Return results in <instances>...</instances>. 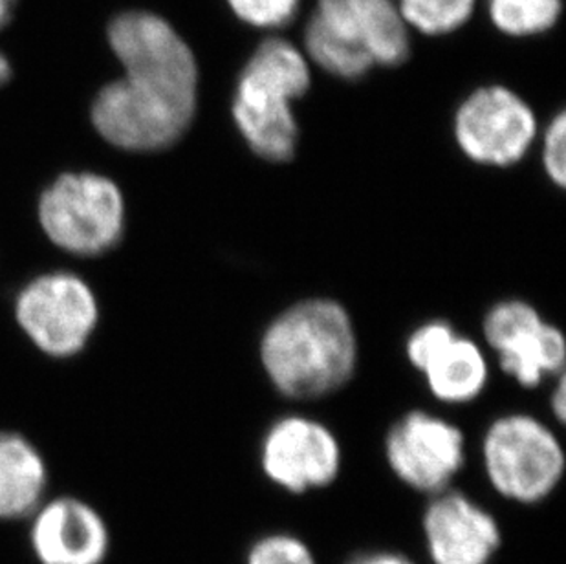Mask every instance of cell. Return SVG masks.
<instances>
[{
    "instance_id": "6da1fadb",
    "label": "cell",
    "mask_w": 566,
    "mask_h": 564,
    "mask_svg": "<svg viewBox=\"0 0 566 564\" xmlns=\"http://www.w3.org/2000/svg\"><path fill=\"white\" fill-rule=\"evenodd\" d=\"M122 80L97 94L92 122L108 144L150 153L177 144L198 107L197 58L164 17L125 11L108 28Z\"/></svg>"
},
{
    "instance_id": "7a4b0ae2",
    "label": "cell",
    "mask_w": 566,
    "mask_h": 564,
    "mask_svg": "<svg viewBox=\"0 0 566 564\" xmlns=\"http://www.w3.org/2000/svg\"><path fill=\"white\" fill-rule=\"evenodd\" d=\"M262 367L289 398L331 395L356 368L358 343L342 304L311 299L286 310L261 341Z\"/></svg>"
},
{
    "instance_id": "3957f363",
    "label": "cell",
    "mask_w": 566,
    "mask_h": 564,
    "mask_svg": "<svg viewBox=\"0 0 566 564\" xmlns=\"http://www.w3.org/2000/svg\"><path fill=\"white\" fill-rule=\"evenodd\" d=\"M311 61L284 38H266L237 77L231 116L248 147L266 161L294 158L300 125L294 102L311 91Z\"/></svg>"
},
{
    "instance_id": "277c9868",
    "label": "cell",
    "mask_w": 566,
    "mask_h": 564,
    "mask_svg": "<svg viewBox=\"0 0 566 564\" xmlns=\"http://www.w3.org/2000/svg\"><path fill=\"white\" fill-rule=\"evenodd\" d=\"M306 59L339 80L395 69L411 54V30L396 0H315L305 27Z\"/></svg>"
},
{
    "instance_id": "5b68a950",
    "label": "cell",
    "mask_w": 566,
    "mask_h": 564,
    "mask_svg": "<svg viewBox=\"0 0 566 564\" xmlns=\"http://www.w3.org/2000/svg\"><path fill=\"white\" fill-rule=\"evenodd\" d=\"M39 219L55 246L75 255H99L122 239L124 197L103 176L64 175L43 192Z\"/></svg>"
},
{
    "instance_id": "8992f818",
    "label": "cell",
    "mask_w": 566,
    "mask_h": 564,
    "mask_svg": "<svg viewBox=\"0 0 566 564\" xmlns=\"http://www.w3.org/2000/svg\"><path fill=\"white\" fill-rule=\"evenodd\" d=\"M484 466L493 488L512 501L537 502L551 495L565 471L556 435L532 416H503L488 429Z\"/></svg>"
},
{
    "instance_id": "52a82bcc",
    "label": "cell",
    "mask_w": 566,
    "mask_h": 564,
    "mask_svg": "<svg viewBox=\"0 0 566 564\" xmlns=\"http://www.w3.org/2000/svg\"><path fill=\"white\" fill-rule=\"evenodd\" d=\"M454 139L470 160L510 167L523 160L537 136L534 108L517 92L486 85L471 92L454 114Z\"/></svg>"
},
{
    "instance_id": "ba28073f",
    "label": "cell",
    "mask_w": 566,
    "mask_h": 564,
    "mask_svg": "<svg viewBox=\"0 0 566 564\" xmlns=\"http://www.w3.org/2000/svg\"><path fill=\"white\" fill-rule=\"evenodd\" d=\"M17 320L50 356H72L85 346L97 323V303L83 279L49 273L30 282L17 299Z\"/></svg>"
},
{
    "instance_id": "9c48e42d",
    "label": "cell",
    "mask_w": 566,
    "mask_h": 564,
    "mask_svg": "<svg viewBox=\"0 0 566 564\" xmlns=\"http://www.w3.org/2000/svg\"><path fill=\"white\" fill-rule=\"evenodd\" d=\"M27 541L38 564H105L113 530L91 502L60 495L43 501L30 515Z\"/></svg>"
},
{
    "instance_id": "30bf717a",
    "label": "cell",
    "mask_w": 566,
    "mask_h": 564,
    "mask_svg": "<svg viewBox=\"0 0 566 564\" xmlns=\"http://www.w3.org/2000/svg\"><path fill=\"white\" fill-rule=\"evenodd\" d=\"M484 336L504 373L523 387H537L545 376L565 367V337L541 320L539 312L523 301H504L484 320Z\"/></svg>"
},
{
    "instance_id": "8fae6325",
    "label": "cell",
    "mask_w": 566,
    "mask_h": 564,
    "mask_svg": "<svg viewBox=\"0 0 566 564\" xmlns=\"http://www.w3.org/2000/svg\"><path fill=\"white\" fill-rule=\"evenodd\" d=\"M390 468L418 491H440L464 463V437L459 427L415 410L390 429L387 443Z\"/></svg>"
},
{
    "instance_id": "7c38bea8",
    "label": "cell",
    "mask_w": 566,
    "mask_h": 564,
    "mask_svg": "<svg viewBox=\"0 0 566 564\" xmlns=\"http://www.w3.org/2000/svg\"><path fill=\"white\" fill-rule=\"evenodd\" d=\"M339 463L342 452L334 435L301 416L277 421L262 442V469L268 479L294 493L331 484Z\"/></svg>"
},
{
    "instance_id": "4fadbf2b",
    "label": "cell",
    "mask_w": 566,
    "mask_h": 564,
    "mask_svg": "<svg viewBox=\"0 0 566 564\" xmlns=\"http://www.w3.org/2000/svg\"><path fill=\"white\" fill-rule=\"evenodd\" d=\"M407 357L428 379L429 389L448 404H465L486 387L488 365L481 348L457 336L446 321L418 326L407 341Z\"/></svg>"
},
{
    "instance_id": "5bb4252c",
    "label": "cell",
    "mask_w": 566,
    "mask_h": 564,
    "mask_svg": "<svg viewBox=\"0 0 566 564\" xmlns=\"http://www.w3.org/2000/svg\"><path fill=\"white\" fill-rule=\"evenodd\" d=\"M423 532L434 564H486L501 543L495 519L459 493L431 502Z\"/></svg>"
},
{
    "instance_id": "9a60e30c",
    "label": "cell",
    "mask_w": 566,
    "mask_h": 564,
    "mask_svg": "<svg viewBox=\"0 0 566 564\" xmlns=\"http://www.w3.org/2000/svg\"><path fill=\"white\" fill-rule=\"evenodd\" d=\"M49 488L44 458L27 438L0 432V522L28 521Z\"/></svg>"
},
{
    "instance_id": "2e32d148",
    "label": "cell",
    "mask_w": 566,
    "mask_h": 564,
    "mask_svg": "<svg viewBox=\"0 0 566 564\" xmlns=\"http://www.w3.org/2000/svg\"><path fill=\"white\" fill-rule=\"evenodd\" d=\"M493 28L507 38L543 35L556 28L563 15V0H486Z\"/></svg>"
},
{
    "instance_id": "e0dca14e",
    "label": "cell",
    "mask_w": 566,
    "mask_h": 564,
    "mask_svg": "<svg viewBox=\"0 0 566 564\" xmlns=\"http://www.w3.org/2000/svg\"><path fill=\"white\" fill-rule=\"evenodd\" d=\"M406 27L428 38L459 32L471 21L476 0H396Z\"/></svg>"
},
{
    "instance_id": "ac0fdd59",
    "label": "cell",
    "mask_w": 566,
    "mask_h": 564,
    "mask_svg": "<svg viewBox=\"0 0 566 564\" xmlns=\"http://www.w3.org/2000/svg\"><path fill=\"white\" fill-rule=\"evenodd\" d=\"M231 13L248 27L275 30L294 21L301 0H226Z\"/></svg>"
},
{
    "instance_id": "d6986e66",
    "label": "cell",
    "mask_w": 566,
    "mask_h": 564,
    "mask_svg": "<svg viewBox=\"0 0 566 564\" xmlns=\"http://www.w3.org/2000/svg\"><path fill=\"white\" fill-rule=\"evenodd\" d=\"M248 564H315L311 550L300 539L270 535L259 541L248 555Z\"/></svg>"
},
{
    "instance_id": "ffe728a7",
    "label": "cell",
    "mask_w": 566,
    "mask_h": 564,
    "mask_svg": "<svg viewBox=\"0 0 566 564\" xmlns=\"http://www.w3.org/2000/svg\"><path fill=\"white\" fill-rule=\"evenodd\" d=\"M543 166L556 186L566 184V114L563 111L552 117L543 139Z\"/></svg>"
},
{
    "instance_id": "44dd1931",
    "label": "cell",
    "mask_w": 566,
    "mask_h": 564,
    "mask_svg": "<svg viewBox=\"0 0 566 564\" xmlns=\"http://www.w3.org/2000/svg\"><path fill=\"white\" fill-rule=\"evenodd\" d=\"M565 379H559V384H557V389L554 395H552V410H554V415H556L557 420L565 421L566 416V387Z\"/></svg>"
},
{
    "instance_id": "7402d4cb",
    "label": "cell",
    "mask_w": 566,
    "mask_h": 564,
    "mask_svg": "<svg viewBox=\"0 0 566 564\" xmlns=\"http://www.w3.org/2000/svg\"><path fill=\"white\" fill-rule=\"evenodd\" d=\"M350 564H412L411 561H407L406 557L395 554H378L367 555V557H359V560L353 561Z\"/></svg>"
},
{
    "instance_id": "603a6c76",
    "label": "cell",
    "mask_w": 566,
    "mask_h": 564,
    "mask_svg": "<svg viewBox=\"0 0 566 564\" xmlns=\"http://www.w3.org/2000/svg\"><path fill=\"white\" fill-rule=\"evenodd\" d=\"M17 0H0V30L11 21Z\"/></svg>"
},
{
    "instance_id": "cb8c5ba5",
    "label": "cell",
    "mask_w": 566,
    "mask_h": 564,
    "mask_svg": "<svg viewBox=\"0 0 566 564\" xmlns=\"http://www.w3.org/2000/svg\"><path fill=\"white\" fill-rule=\"evenodd\" d=\"M11 69L8 59L0 54V86L4 85L6 81L10 80Z\"/></svg>"
}]
</instances>
